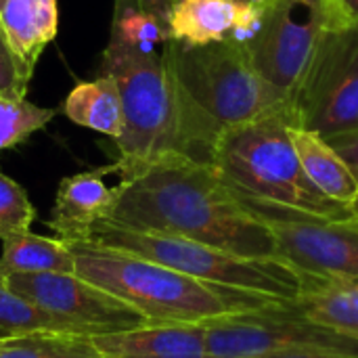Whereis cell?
Instances as JSON below:
<instances>
[{"mask_svg": "<svg viewBox=\"0 0 358 358\" xmlns=\"http://www.w3.org/2000/svg\"><path fill=\"white\" fill-rule=\"evenodd\" d=\"M107 174H115L113 164L67 176L59 182L48 220L59 239H88L92 227L107 216L113 201V187L105 185Z\"/></svg>", "mask_w": 358, "mask_h": 358, "instance_id": "cell-14", "label": "cell"}, {"mask_svg": "<svg viewBox=\"0 0 358 358\" xmlns=\"http://www.w3.org/2000/svg\"><path fill=\"white\" fill-rule=\"evenodd\" d=\"M0 358H103V355L86 336L27 334L0 338Z\"/></svg>", "mask_w": 358, "mask_h": 358, "instance_id": "cell-20", "label": "cell"}, {"mask_svg": "<svg viewBox=\"0 0 358 358\" xmlns=\"http://www.w3.org/2000/svg\"><path fill=\"white\" fill-rule=\"evenodd\" d=\"M0 268L6 275H44L76 273V260L63 239L36 235L31 231L13 233L0 239Z\"/></svg>", "mask_w": 358, "mask_h": 358, "instance_id": "cell-19", "label": "cell"}, {"mask_svg": "<svg viewBox=\"0 0 358 358\" xmlns=\"http://www.w3.org/2000/svg\"><path fill=\"white\" fill-rule=\"evenodd\" d=\"M300 317L358 342V281H306L304 294L289 304Z\"/></svg>", "mask_w": 358, "mask_h": 358, "instance_id": "cell-16", "label": "cell"}, {"mask_svg": "<svg viewBox=\"0 0 358 358\" xmlns=\"http://www.w3.org/2000/svg\"><path fill=\"white\" fill-rule=\"evenodd\" d=\"M90 241L124 250L201 283L296 302L308 277L281 258H245L178 235L126 229L107 220L92 227Z\"/></svg>", "mask_w": 358, "mask_h": 358, "instance_id": "cell-5", "label": "cell"}, {"mask_svg": "<svg viewBox=\"0 0 358 358\" xmlns=\"http://www.w3.org/2000/svg\"><path fill=\"white\" fill-rule=\"evenodd\" d=\"M76 275L120 298L151 323H206L231 313L287 304L277 298L233 292L90 239L65 241Z\"/></svg>", "mask_w": 358, "mask_h": 358, "instance_id": "cell-3", "label": "cell"}, {"mask_svg": "<svg viewBox=\"0 0 358 358\" xmlns=\"http://www.w3.org/2000/svg\"><path fill=\"white\" fill-rule=\"evenodd\" d=\"M245 2H254V4H266L268 0H245Z\"/></svg>", "mask_w": 358, "mask_h": 358, "instance_id": "cell-30", "label": "cell"}, {"mask_svg": "<svg viewBox=\"0 0 358 358\" xmlns=\"http://www.w3.org/2000/svg\"><path fill=\"white\" fill-rule=\"evenodd\" d=\"M65 115L84 128L117 141L124 132V107L115 80L101 73L96 80L78 82L63 103Z\"/></svg>", "mask_w": 358, "mask_h": 358, "instance_id": "cell-18", "label": "cell"}, {"mask_svg": "<svg viewBox=\"0 0 358 358\" xmlns=\"http://www.w3.org/2000/svg\"><path fill=\"white\" fill-rule=\"evenodd\" d=\"M340 23L350 19L334 0H268L245 50L266 82L294 94L325 31Z\"/></svg>", "mask_w": 358, "mask_h": 358, "instance_id": "cell-8", "label": "cell"}, {"mask_svg": "<svg viewBox=\"0 0 358 358\" xmlns=\"http://www.w3.org/2000/svg\"><path fill=\"white\" fill-rule=\"evenodd\" d=\"M120 182L103 220L201 241L245 258H279L268 227L212 166L170 153L151 162H113Z\"/></svg>", "mask_w": 358, "mask_h": 358, "instance_id": "cell-1", "label": "cell"}, {"mask_svg": "<svg viewBox=\"0 0 358 358\" xmlns=\"http://www.w3.org/2000/svg\"><path fill=\"white\" fill-rule=\"evenodd\" d=\"M264 4L245 0H172L170 40L206 46L233 40L248 46L258 34Z\"/></svg>", "mask_w": 358, "mask_h": 358, "instance_id": "cell-12", "label": "cell"}, {"mask_svg": "<svg viewBox=\"0 0 358 358\" xmlns=\"http://www.w3.org/2000/svg\"><path fill=\"white\" fill-rule=\"evenodd\" d=\"M334 2H336V4H338L340 8H342V0H334ZM342 13H344V8H342ZM344 15H346V13H344Z\"/></svg>", "mask_w": 358, "mask_h": 358, "instance_id": "cell-31", "label": "cell"}, {"mask_svg": "<svg viewBox=\"0 0 358 358\" xmlns=\"http://www.w3.org/2000/svg\"><path fill=\"white\" fill-rule=\"evenodd\" d=\"M4 2H6V0H0V8H2V4H4Z\"/></svg>", "mask_w": 358, "mask_h": 358, "instance_id": "cell-32", "label": "cell"}, {"mask_svg": "<svg viewBox=\"0 0 358 358\" xmlns=\"http://www.w3.org/2000/svg\"><path fill=\"white\" fill-rule=\"evenodd\" d=\"M101 73L115 80L124 132L115 143L120 164L151 162L162 155H185L182 115L176 82L162 50H145L109 40L101 59Z\"/></svg>", "mask_w": 358, "mask_h": 358, "instance_id": "cell-6", "label": "cell"}, {"mask_svg": "<svg viewBox=\"0 0 358 358\" xmlns=\"http://www.w3.org/2000/svg\"><path fill=\"white\" fill-rule=\"evenodd\" d=\"M90 340L103 358H210L203 323H149Z\"/></svg>", "mask_w": 358, "mask_h": 358, "instance_id": "cell-13", "label": "cell"}, {"mask_svg": "<svg viewBox=\"0 0 358 358\" xmlns=\"http://www.w3.org/2000/svg\"><path fill=\"white\" fill-rule=\"evenodd\" d=\"M260 358H358L352 355H340V352H325V350H289L279 355H268Z\"/></svg>", "mask_w": 358, "mask_h": 358, "instance_id": "cell-27", "label": "cell"}, {"mask_svg": "<svg viewBox=\"0 0 358 358\" xmlns=\"http://www.w3.org/2000/svg\"><path fill=\"white\" fill-rule=\"evenodd\" d=\"M0 27L19 57L36 67L38 57L57 36V0H6L0 8Z\"/></svg>", "mask_w": 358, "mask_h": 358, "instance_id": "cell-17", "label": "cell"}, {"mask_svg": "<svg viewBox=\"0 0 358 358\" xmlns=\"http://www.w3.org/2000/svg\"><path fill=\"white\" fill-rule=\"evenodd\" d=\"M289 304L231 313L206 321L208 357L260 358L289 350H325L358 357L357 340L300 317Z\"/></svg>", "mask_w": 358, "mask_h": 358, "instance_id": "cell-9", "label": "cell"}, {"mask_svg": "<svg viewBox=\"0 0 358 358\" xmlns=\"http://www.w3.org/2000/svg\"><path fill=\"white\" fill-rule=\"evenodd\" d=\"M294 124L296 115L289 105L231 126L218 136L210 166L239 197L331 220L358 216L310 182L292 141Z\"/></svg>", "mask_w": 358, "mask_h": 358, "instance_id": "cell-4", "label": "cell"}, {"mask_svg": "<svg viewBox=\"0 0 358 358\" xmlns=\"http://www.w3.org/2000/svg\"><path fill=\"white\" fill-rule=\"evenodd\" d=\"M8 285L76 336L94 338L151 323L145 315L76 273L8 275Z\"/></svg>", "mask_w": 358, "mask_h": 358, "instance_id": "cell-11", "label": "cell"}, {"mask_svg": "<svg viewBox=\"0 0 358 358\" xmlns=\"http://www.w3.org/2000/svg\"><path fill=\"white\" fill-rule=\"evenodd\" d=\"M111 38L145 50H155L170 42L168 23L147 13L138 0H115Z\"/></svg>", "mask_w": 358, "mask_h": 358, "instance_id": "cell-22", "label": "cell"}, {"mask_svg": "<svg viewBox=\"0 0 358 358\" xmlns=\"http://www.w3.org/2000/svg\"><path fill=\"white\" fill-rule=\"evenodd\" d=\"M138 4L151 13L153 17H157L159 21L168 23V15H170V8H172V0H138Z\"/></svg>", "mask_w": 358, "mask_h": 358, "instance_id": "cell-28", "label": "cell"}, {"mask_svg": "<svg viewBox=\"0 0 358 358\" xmlns=\"http://www.w3.org/2000/svg\"><path fill=\"white\" fill-rule=\"evenodd\" d=\"M296 126L325 138L358 130V21L325 31L292 94Z\"/></svg>", "mask_w": 358, "mask_h": 358, "instance_id": "cell-7", "label": "cell"}, {"mask_svg": "<svg viewBox=\"0 0 358 358\" xmlns=\"http://www.w3.org/2000/svg\"><path fill=\"white\" fill-rule=\"evenodd\" d=\"M34 67L19 57L0 27V96L25 99Z\"/></svg>", "mask_w": 358, "mask_h": 358, "instance_id": "cell-25", "label": "cell"}, {"mask_svg": "<svg viewBox=\"0 0 358 358\" xmlns=\"http://www.w3.org/2000/svg\"><path fill=\"white\" fill-rule=\"evenodd\" d=\"M292 141L310 182L336 203L358 212V178L327 138L294 124Z\"/></svg>", "mask_w": 358, "mask_h": 358, "instance_id": "cell-15", "label": "cell"}, {"mask_svg": "<svg viewBox=\"0 0 358 358\" xmlns=\"http://www.w3.org/2000/svg\"><path fill=\"white\" fill-rule=\"evenodd\" d=\"M239 199L268 227L277 256L304 277L358 281V216L331 220L245 197Z\"/></svg>", "mask_w": 358, "mask_h": 358, "instance_id": "cell-10", "label": "cell"}, {"mask_svg": "<svg viewBox=\"0 0 358 358\" xmlns=\"http://www.w3.org/2000/svg\"><path fill=\"white\" fill-rule=\"evenodd\" d=\"M164 55L180 99L185 157L193 162L210 166L214 145L227 128L292 105V94L266 82L245 46L233 40L206 46L170 40Z\"/></svg>", "mask_w": 358, "mask_h": 358, "instance_id": "cell-2", "label": "cell"}, {"mask_svg": "<svg viewBox=\"0 0 358 358\" xmlns=\"http://www.w3.org/2000/svg\"><path fill=\"white\" fill-rule=\"evenodd\" d=\"M27 334H69L57 319L23 300L8 285V275L0 268V338Z\"/></svg>", "mask_w": 358, "mask_h": 358, "instance_id": "cell-21", "label": "cell"}, {"mask_svg": "<svg viewBox=\"0 0 358 358\" xmlns=\"http://www.w3.org/2000/svg\"><path fill=\"white\" fill-rule=\"evenodd\" d=\"M342 8L350 21H358V0H342Z\"/></svg>", "mask_w": 358, "mask_h": 358, "instance_id": "cell-29", "label": "cell"}, {"mask_svg": "<svg viewBox=\"0 0 358 358\" xmlns=\"http://www.w3.org/2000/svg\"><path fill=\"white\" fill-rule=\"evenodd\" d=\"M57 115L55 109L34 105L25 99L0 96V151L27 141Z\"/></svg>", "mask_w": 358, "mask_h": 358, "instance_id": "cell-23", "label": "cell"}, {"mask_svg": "<svg viewBox=\"0 0 358 358\" xmlns=\"http://www.w3.org/2000/svg\"><path fill=\"white\" fill-rule=\"evenodd\" d=\"M36 220V208L19 182L0 172V239L13 233L29 231Z\"/></svg>", "mask_w": 358, "mask_h": 358, "instance_id": "cell-24", "label": "cell"}, {"mask_svg": "<svg viewBox=\"0 0 358 358\" xmlns=\"http://www.w3.org/2000/svg\"><path fill=\"white\" fill-rule=\"evenodd\" d=\"M327 143L348 162V166L352 168L355 176L358 178V130L329 136Z\"/></svg>", "mask_w": 358, "mask_h": 358, "instance_id": "cell-26", "label": "cell"}]
</instances>
